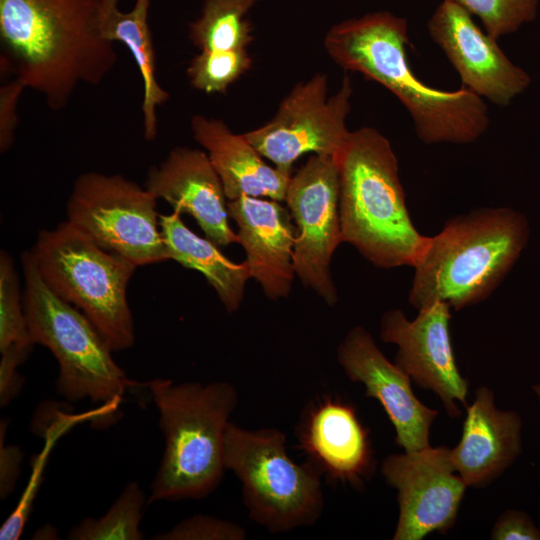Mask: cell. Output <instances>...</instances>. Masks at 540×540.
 Masks as SVG:
<instances>
[{
	"mask_svg": "<svg viewBox=\"0 0 540 540\" xmlns=\"http://www.w3.org/2000/svg\"><path fill=\"white\" fill-rule=\"evenodd\" d=\"M327 93V75L317 73L292 88L269 122L243 135L263 157L288 174L306 153L335 158L350 134L346 127L353 93L350 78L344 77L334 95L328 97Z\"/></svg>",
	"mask_w": 540,
	"mask_h": 540,
	"instance_id": "10",
	"label": "cell"
},
{
	"mask_svg": "<svg viewBox=\"0 0 540 540\" xmlns=\"http://www.w3.org/2000/svg\"><path fill=\"white\" fill-rule=\"evenodd\" d=\"M224 463L242 483L249 517L272 533L310 526L324 508L322 470L295 463L286 435L275 428L248 430L229 422Z\"/></svg>",
	"mask_w": 540,
	"mask_h": 540,
	"instance_id": "8",
	"label": "cell"
},
{
	"mask_svg": "<svg viewBox=\"0 0 540 540\" xmlns=\"http://www.w3.org/2000/svg\"><path fill=\"white\" fill-rule=\"evenodd\" d=\"M159 411L164 453L147 503L201 499L222 481L224 439L238 394L228 382L147 383Z\"/></svg>",
	"mask_w": 540,
	"mask_h": 540,
	"instance_id": "5",
	"label": "cell"
},
{
	"mask_svg": "<svg viewBox=\"0 0 540 540\" xmlns=\"http://www.w3.org/2000/svg\"><path fill=\"white\" fill-rule=\"evenodd\" d=\"M245 530L230 521L209 515L197 514L180 521L154 540H243Z\"/></svg>",
	"mask_w": 540,
	"mask_h": 540,
	"instance_id": "28",
	"label": "cell"
},
{
	"mask_svg": "<svg viewBox=\"0 0 540 540\" xmlns=\"http://www.w3.org/2000/svg\"><path fill=\"white\" fill-rule=\"evenodd\" d=\"M339 196L340 179L335 158L312 154L291 176L285 197L296 224L295 274L330 306L338 300L330 263L336 248L343 242Z\"/></svg>",
	"mask_w": 540,
	"mask_h": 540,
	"instance_id": "11",
	"label": "cell"
},
{
	"mask_svg": "<svg viewBox=\"0 0 540 540\" xmlns=\"http://www.w3.org/2000/svg\"><path fill=\"white\" fill-rule=\"evenodd\" d=\"M159 216L157 198L119 174H80L67 202V221L137 267L169 260Z\"/></svg>",
	"mask_w": 540,
	"mask_h": 540,
	"instance_id": "9",
	"label": "cell"
},
{
	"mask_svg": "<svg viewBox=\"0 0 540 540\" xmlns=\"http://www.w3.org/2000/svg\"><path fill=\"white\" fill-rule=\"evenodd\" d=\"M25 86L17 79L1 85L0 88V150L10 149L15 139L18 125L17 106Z\"/></svg>",
	"mask_w": 540,
	"mask_h": 540,
	"instance_id": "30",
	"label": "cell"
},
{
	"mask_svg": "<svg viewBox=\"0 0 540 540\" xmlns=\"http://www.w3.org/2000/svg\"><path fill=\"white\" fill-rule=\"evenodd\" d=\"M194 139L207 151L229 200L240 196L285 201L291 174L269 166L243 134L233 133L219 119L194 115Z\"/></svg>",
	"mask_w": 540,
	"mask_h": 540,
	"instance_id": "20",
	"label": "cell"
},
{
	"mask_svg": "<svg viewBox=\"0 0 540 540\" xmlns=\"http://www.w3.org/2000/svg\"><path fill=\"white\" fill-rule=\"evenodd\" d=\"M335 160L343 242L377 267H413L428 237L412 223L389 140L360 128L350 132Z\"/></svg>",
	"mask_w": 540,
	"mask_h": 540,
	"instance_id": "4",
	"label": "cell"
},
{
	"mask_svg": "<svg viewBox=\"0 0 540 540\" xmlns=\"http://www.w3.org/2000/svg\"><path fill=\"white\" fill-rule=\"evenodd\" d=\"M428 31L458 72L462 86L481 98L503 107L529 86V75L458 5L444 0L429 19Z\"/></svg>",
	"mask_w": 540,
	"mask_h": 540,
	"instance_id": "14",
	"label": "cell"
},
{
	"mask_svg": "<svg viewBox=\"0 0 540 540\" xmlns=\"http://www.w3.org/2000/svg\"><path fill=\"white\" fill-rule=\"evenodd\" d=\"M259 0H204L201 15L189 25V40L200 51L246 49L253 41L247 18Z\"/></svg>",
	"mask_w": 540,
	"mask_h": 540,
	"instance_id": "23",
	"label": "cell"
},
{
	"mask_svg": "<svg viewBox=\"0 0 540 540\" xmlns=\"http://www.w3.org/2000/svg\"><path fill=\"white\" fill-rule=\"evenodd\" d=\"M65 430L66 428H62L56 432H50L47 435L45 447L37 458H35L30 480L20 498L18 505L0 528L1 540H17L21 537L31 513L37 491L43 480V472L49 452L51 451L55 441Z\"/></svg>",
	"mask_w": 540,
	"mask_h": 540,
	"instance_id": "29",
	"label": "cell"
},
{
	"mask_svg": "<svg viewBox=\"0 0 540 540\" xmlns=\"http://www.w3.org/2000/svg\"><path fill=\"white\" fill-rule=\"evenodd\" d=\"M479 17L491 37L515 32L537 16L538 0H446Z\"/></svg>",
	"mask_w": 540,
	"mask_h": 540,
	"instance_id": "27",
	"label": "cell"
},
{
	"mask_svg": "<svg viewBox=\"0 0 540 540\" xmlns=\"http://www.w3.org/2000/svg\"><path fill=\"white\" fill-rule=\"evenodd\" d=\"M408 42L407 20L378 11L334 25L325 35L324 47L339 66L393 93L408 110L424 143L476 141L490 122L482 98L464 86L442 91L419 80L409 65Z\"/></svg>",
	"mask_w": 540,
	"mask_h": 540,
	"instance_id": "2",
	"label": "cell"
},
{
	"mask_svg": "<svg viewBox=\"0 0 540 540\" xmlns=\"http://www.w3.org/2000/svg\"><path fill=\"white\" fill-rule=\"evenodd\" d=\"M150 0H136L130 11L119 8V0H101L100 25L105 38L123 43L132 54L143 82L144 137H157V107L165 103L169 93L156 76V57L148 24Z\"/></svg>",
	"mask_w": 540,
	"mask_h": 540,
	"instance_id": "21",
	"label": "cell"
},
{
	"mask_svg": "<svg viewBox=\"0 0 540 540\" xmlns=\"http://www.w3.org/2000/svg\"><path fill=\"white\" fill-rule=\"evenodd\" d=\"M381 472L397 490L394 540H420L434 531L444 534L454 525L468 485L455 470L451 449L428 446L391 454Z\"/></svg>",
	"mask_w": 540,
	"mask_h": 540,
	"instance_id": "12",
	"label": "cell"
},
{
	"mask_svg": "<svg viewBox=\"0 0 540 540\" xmlns=\"http://www.w3.org/2000/svg\"><path fill=\"white\" fill-rule=\"evenodd\" d=\"M31 253L48 287L89 319L112 352L133 346L127 287L136 265L101 248L69 221L40 231Z\"/></svg>",
	"mask_w": 540,
	"mask_h": 540,
	"instance_id": "6",
	"label": "cell"
},
{
	"mask_svg": "<svg viewBox=\"0 0 540 540\" xmlns=\"http://www.w3.org/2000/svg\"><path fill=\"white\" fill-rule=\"evenodd\" d=\"M100 11L101 0H0L1 72L62 110L79 85L100 84L118 61Z\"/></svg>",
	"mask_w": 540,
	"mask_h": 540,
	"instance_id": "1",
	"label": "cell"
},
{
	"mask_svg": "<svg viewBox=\"0 0 540 540\" xmlns=\"http://www.w3.org/2000/svg\"><path fill=\"white\" fill-rule=\"evenodd\" d=\"M145 188L165 200L178 214H189L217 246L239 243L229 224L227 197L207 153L176 147L158 165L152 166Z\"/></svg>",
	"mask_w": 540,
	"mask_h": 540,
	"instance_id": "16",
	"label": "cell"
},
{
	"mask_svg": "<svg viewBox=\"0 0 540 540\" xmlns=\"http://www.w3.org/2000/svg\"><path fill=\"white\" fill-rule=\"evenodd\" d=\"M33 342L21 303L18 275L12 257L0 254V353L1 359L21 365Z\"/></svg>",
	"mask_w": 540,
	"mask_h": 540,
	"instance_id": "24",
	"label": "cell"
},
{
	"mask_svg": "<svg viewBox=\"0 0 540 540\" xmlns=\"http://www.w3.org/2000/svg\"><path fill=\"white\" fill-rule=\"evenodd\" d=\"M146 497L136 481L128 482L100 518L88 517L71 528L70 540H142L140 529Z\"/></svg>",
	"mask_w": 540,
	"mask_h": 540,
	"instance_id": "25",
	"label": "cell"
},
{
	"mask_svg": "<svg viewBox=\"0 0 540 540\" xmlns=\"http://www.w3.org/2000/svg\"><path fill=\"white\" fill-rule=\"evenodd\" d=\"M491 536L495 540H540V531L527 514L511 510L497 519Z\"/></svg>",
	"mask_w": 540,
	"mask_h": 540,
	"instance_id": "31",
	"label": "cell"
},
{
	"mask_svg": "<svg viewBox=\"0 0 540 540\" xmlns=\"http://www.w3.org/2000/svg\"><path fill=\"white\" fill-rule=\"evenodd\" d=\"M529 239L519 212L482 208L448 221L414 264L409 302L417 310L445 303L455 310L486 299L512 269Z\"/></svg>",
	"mask_w": 540,
	"mask_h": 540,
	"instance_id": "3",
	"label": "cell"
},
{
	"mask_svg": "<svg viewBox=\"0 0 540 540\" xmlns=\"http://www.w3.org/2000/svg\"><path fill=\"white\" fill-rule=\"evenodd\" d=\"M535 390H536V392H537V394H538V396L540 398V386H536Z\"/></svg>",
	"mask_w": 540,
	"mask_h": 540,
	"instance_id": "33",
	"label": "cell"
},
{
	"mask_svg": "<svg viewBox=\"0 0 540 540\" xmlns=\"http://www.w3.org/2000/svg\"><path fill=\"white\" fill-rule=\"evenodd\" d=\"M23 306L31 338L55 357L58 394L71 402L90 399L111 408L129 388L138 386L114 361L103 337L76 307L42 279L31 251L22 255Z\"/></svg>",
	"mask_w": 540,
	"mask_h": 540,
	"instance_id": "7",
	"label": "cell"
},
{
	"mask_svg": "<svg viewBox=\"0 0 540 540\" xmlns=\"http://www.w3.org/2000/svg\"><path fill=\"white\" fill-rule=\"evenodd\" d=\"M238 226L239 244L246 253L251 278L273 301L286 298L295 277L293 250L296 227L289 209L279 201L240 196L227 203Z\"/></svg>",
	"mask_w": 540,
	"mask_h": 540,
	"instance_id": "17",
	"label": "cell"
},
{
	"mask_svg": "<svg viewBox=\"0 0 540 540\" xmlns=\"http://www.w3.org/2000/svg\"><path fill=\"white\" fill-rule=\"evenodd\" d=\"M368 434L353 406L325 397L308 411L299 442L328 477L359 487L375 467Z\"/></svg>",
	"mask_w": 540,
	"mask_h": 540,
	"instance_id": "18",
	"label": "cell"
},
{
	"mask_svg": "<svg viewBox=\"0 0 540 540\" xmlns=\"http://www.w3.org/2000/svg\"><path fill=\"white\" fill-rule=\"evenodd\" d=\"M337 360L351 381L364 385L367 397L380 402L405 452L429 446L437 411L415 396L410 376L386 358L365 328L355 326L348 332L338 346Z\"/></svg>",
	"mask_w": 540,
	"mask_h": 540,
	"instance_id": "15",
	"label": "cell"
},
{
	"mask_svg": "<svg viewBox=\"0 0 540 540\" xmlns=\"http://www.w3.org/2000/svg\"><path fill=\"white\" fill-rule=\"evenodd\" d=\"M8 422L1 420L0 424V495L7 498L14 490L17 479L21 471L23 454L17 446H8L4 442Z\"/></svg>",
	"mask_w": 540,
	"mask_h": 540,
	"instance_id": "32",
	"label": "cell"
},
{
	"mask_svg": "<svg viewBox=\"0 0 540 540\" xmlns=\"http://www.w3.org/2000/svg\"><path fill=\"white\" fill-rule=\"evenodd\" d=\"M252 64L246 49L201 51L190 62L187 76L191 85L205 93H225Z\"/></svg>",
	"mask_w": 540,
	"mask_h": 540,
	"instance_id": "26",
	"label": "cell"
},
{
	"mask_svg": "<svg viewBox=\"0 0 540 540\" xmlns=\"http://www.w3.org/2000/svg\"><path fill=\"white\" fill-rule=\"evenodd\" d=\"M521 425L516 412L495 406L489 388L476 390L461 439L451 449L455 470L468 486L484 487L512 464L521 451Z\"/></svg>",
	"mask_w": 540,
	"mask_h": 540,
	"instance_id": "19",
	"label": "cell"
},
{
	"mask_svg": "<svg viewBox=\"0 0 540 540\" xmlns=\"http://www.w3.org/2000/svg\"><path fill=\"white\" fill-rule=\"evenodd\" d=\"M159 224L169 259L202 273L225 309L229 313L236 312L242 303L246 282L251 278L246 261L229 260L215 243L193 233L174 211L160 215Z\"/></svg>",
	"mask_w": 540,
	"mask_h": 540,
	"instance_id": "22",
	"label": "cell"
},
{
	"mask_svg": "<svg viewBox=\"0 0 540 540\" xmlns=\"http://www.w3.org/2000/svg\"><path fill=\"white\" fill-rule=\"evenodd\" d=\"M450 310L445 303H434L418 310L414 320L400 309L388 310L381 318L380 338L398 347L394 363L418 386L437 394L450 417H459L457 401L467 405L468 383L453 353Z\"/></svg>",
	"mask_w": 540,
	"mask_h": 540,
	"instance_id": "13",
	"label": "cell"
}]
</instances>
